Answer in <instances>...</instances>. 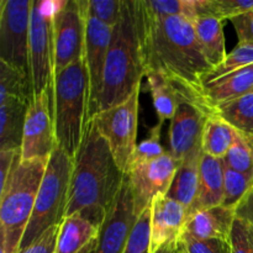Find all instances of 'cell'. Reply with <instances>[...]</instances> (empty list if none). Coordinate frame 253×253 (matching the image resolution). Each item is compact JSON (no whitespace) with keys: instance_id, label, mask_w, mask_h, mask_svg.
I'll return each instance as SVG.
<instances>
[{"instance_id":"obj_1","label":"cell","mask_w":253,"mask_h":253,"mask_svg":"<svg viewBox=\"0 0 253 253\" xmlns=\"http://www.w3.org/2000/svg\"><path fill=\"white\" fill-rule=\"evenodd\" d=\"M141 52L146 73H160L192 89H202L212 69L198 41L193 20L185 16H156L137 0Z\"/></svg>"},{"instance_id":"obj_2","label":"cell","mask_w":253,"mask_h":253,"mask_svg":"<svg viewBox=\"0 0 253 253\" xmlns=\"http://www.w3.org/2000/svg\"><path fill=\"white\" fill-rule=\"evenodd\" d=\"M73 161L66 217L79 215L100 229L123 187L126 173L119 168L93 119Z\"/></svg>"},{"instance_id":"obj_3","label":"cell","mask_w":253,"mask_h":253,"mask_svg":"<svg viewBox=\"0 0 253 253\" xmlns=\"http://www.w3.org/2000/svg\"><path fill=\"white\" fill-rule=\"evenodd\" d=\"M143 77L146 72L138 34L137 0H124L106 57L99 113L124 103L140 90Z\"/></svg>"},{"instance_id":"obj_4","label":"cell","mask_w":253,"mask_h":253,"mask_svg":"<svg viewBox=\"0 0 253 253\" xmlns=\"http://www.w3.org/2000/svg\"><path fill=\"white\" fill-rule=\"evenodd\" d=\"M53 120L57 146L76 157L90 123V82L84 58L54 76Z\"/></svg>"},{"instance_id":"obj_5","label":"cell","mask_w":253,"mask_h":253,"mask_svg":"<svg viewBox=\"0 0 253 253\" xmlns=\"http://www.w3.org/2000/svg\"><path fill=\"white\" fill-rule=\"evenodd\" d=\"M46 167L43 161H21L19 157L0 189V253L19 252Z\"/></svg>"},{"instance_id":"obj_6","label":"cell","mask_w":253,"mask_h":253,"mask_svg":"<svg viewBox=\"0 0 253 253\" xmlns=\"http://www.w3.org/2000/svg\"><path fill=\"white\" fill-rule=\"evenodd\" d=\"M73 165V158L62 148L57 147L52 153L20 250L30 246L52 226L62 224L68 205Z\"/></svg>"},{"instance_id":"obj_7","label":"cell","mask_w":253,"mask_h":253,"mask_svg":"<svg viewBox=\"0 0 253 253\" xmlns=\"http://www.w3.org/2000/svg\"><path fill=\"white\" fill-rule=\"evenodd\" d=\"M62 0L32 1L30 25V81L32 94L47 91L53 101L54 40L53 19Z\"/></svg>"},{"instance_id":"obj_8","label":"cell","mask_w":253,"mask_h":253,"mask_svg":"<svg viewBox=\"0 0 253 253\" xmlns=\"http://www.w3.org/2000/svg\"><path fill=\"white\" fill-rule=\"evenodd\" d=\"M174 83V82H173ZM178 91V108L170 120L169 151L178 161H182L193 151L202 148L204 125L214 110L209 108L202 95V89H192L174 83Z\"/></svg>"},{"instance_id":"obj_9","label":"cell","mask_w":253,"mask_h":253,"mask_svg":"<svg viewBox=\"0 0 253 253\" xmlns=\"http://www.w3.org/2000/svg\"><path fill=\"white\" fill-rule=\"evenodd\" d=\"M138 109L140 90L135 91L124 103L100 111L93 118L99 132L108 142L119 168L124 173L127 172L137 147Z\"/></svg>"},{"instance_id":"obj_10","label":"cell","mask_w":253,"mask_h":253,"mask_svg":"<svg viewBox=\"0 0 253 253\" xmlns=\"http://www.w3.org/2000/svg\"><path fill=\"white\" fill-rule=\"evenodd\" d=\"M32 1H0V61L30 76V25Z\"/></svg>"},{"instance_id":"obj_11","label":"cell","mask_w":253,"mask_h":253,"mask_svg":"<svg viewBox=\"0 0 253 253\" xmlns=\"http://www.w3.org/2000/svg\"><path fill=\"white\" fill-rule=\"evenodd\" d=\"M85 26L84 0H62L53 19L54 76L84 58Z\"/></svg>"},{"instance_id":"obj_12","label":"cell","mask_w":253,"mask_h":253,"mask_svg":"<svg viewBox=\"0 0 253 253\" xmlns=\"http://www.w3.org/2000/svg\"><path fill=\"white\" fill-rule=\"evenodd\" d=\"M57 147L52 99L44 91L34 95L30 100L20 158L21 161L48 162Z\"/></svg>"},{"instance_id":"obj_13","label":"cell","mask_w":253,"mask_h":253,"mask_svg":"<svg viewBox=\"0 0 253 253\" xmlns=\"http://www.w3.org/2000/svg\"><path fill=\"white\" fill-rule=\"evenodd\" d=\"M180 161L169 152L146 162L132 163L126 172L132 188L136 212L140 216L157 195L167 194Z\"/></svg>"},{"instance_id":"obj_14","label":"cell","mask_w":253,"mask_h":253,"mask_svg":"<svg viewBox=\"0 0 253 253\" xmlns=\"http://www.w3.org/2000/svg\"><path fill=\"white\" fill-rule=\"evenodd\" d=\"M137 219L132 188L125 177L123 187L99 230L95 253H123Z\"/></svg>"},{"instance_id":"obj_15","label":"cell","mask_w":253,"mask_h":253,"mask_svg":"<svg viewBox=\"0 0 253 253\" xmlns=\"http://www.w3.org/2000/svg\"><path fill=\"white\" fill-rule=\"evenodd\" d=\"M150 253L174 251L188 219V209L166 194L151 203Z\"/></svg>"},{"instance_id":"obj_16","label":"cell","mask_w":253,"mask_h":253,"mask_svg":"<svg viewBox=\"0 0 253 253\" xmlns=\"http://www.w3.org/2000/svg\"><path fill=\"white\" fill-rule=\"evenodd\" d=\"M85 6V5H84ZM86 17L85 26V51L84 61L90 82V118L93 119L99 113V98L103 86L104 69L106 57L113 37L114 27L108 26L93 17Z\"/></svg>"},{"instance_id":"obj_17","label":"cell","mask_w":253,"mask_h":253,"mask_svg":"<svg viewBox=\"0 0 253 253\" xmlns=\"http://www.w3.org/2000/svg\"><path fill=\"white\" fill-rule=\"evenodd\" d=\"M236 210L224 205L198 210L188 215L183 234L199 240L229 241Z\"/></svg>"},{"instance_id":"obj_18","label":"cell","mask_w":253,"mask_h":253,"mask_svg":"<svg viewBox=\"0 0 253 253\" xmlns=\"http://www.w3.org/2000/svg\"><path fill=\"white\" fill-rule=\"evenodd\" d=\"M224 198V162L222 158H215L203 153L199 168L198 194L188 215L208 208L219 207Z\"/></svg>"},{"instance_id":"obj_19","label":"cell","mask_w":253,"mask_h":253,"mask_svg":"<svg viewBox=\"0 0 253 253\" xmlns=\"http://www.w3.org/2000/svg\"><path fill=\"white\" fill-rule=\"evenodd\" d=\"M251 91H253V64L202 86L203 98L212 110L217 104L234 100Z\"/></svg>"},{"instance_id":"obj_20","label":"cell","mask_w":253,"mask_h":253,"mask_svg":"<svg viewBox=\"0 0 253 253\" xmlns=\"http://www.w3.org/2000/svg\"><path fill=\"white\" fill-rule=\"evenodd\" d=\"M30 101L7 98L0 101V151H20Z\"/></svg>"},{"instance_id":"obj_21","label":"cell","mask_w":253,"mask_h":253,"mask_svg":"<svg viewBox=\"0 0 253 253\" xmlns=\"http://www.w3.org/2000/svg\"><path fill=\"white\" fill-rule=\"evenodd\" d=\"M202 155L203 150L198 148L180 161L169 190L166 194L170 199L184 205L188 210L193 207L198 194Z\"/></svg>"},{"instance_id":"obj_22","label":"cell","mask_w":253,"mask_h":253,"mask_svg":"<svg viewBox=\"0 0 253 253\" xmlns=\"http://www.w3.org/2000/svg\"><path fill=\"white\" fill-rule=\"evenodd\" d=\"M198 41L211 67L219 66L227 56L225 46L224 22L212 16H199L193 20Z\"/></svg>"},{"instance_id":"obj_23","label":"cell","mask_w":253,"mask_h":253,"mask_svg":"<svg viewBox=\"0 0 253 253\" xmlns=\"http://www.w3.org/2000/svg\"><path fill=\"white\" fill-rule=\"evenodd\" d=\"M99 230L79 215L64 217L59 229L56 253H79L91 241L98 239Z\"/></svg>"},{"instance_id":"obj_24","label":"cell","mask_w":253,"mask_h":253,"mask_svg":"<svg viewBox=\"0 0 253 253\" xmlns=\"http://www.w3.org/2000/svg\"><path fill=\"white\" fill-rule=\"evenodd\" d=\"M214 114L236 132L253 141V91L214 106Z\"/></svg>"},{"instance_id":"obj_25","label":"cell","mask_w":253,"mask_h":253,"mask_svg":"<svg viewBox=\"0 0 253 253\" xmlns=\"http://www.w3.org/2000/svg\"><path fill=\"white\" fill-rule=\"evenodd\" d=\"M148 89L152 95L153 106L161 123L172 120L178 108L177 86L167 77L160 73H146Z\"/></svg>"},{"instance_id":"obj_26","label":"cell","mask_w":253,"mask_h":253,"mask_svg":"<svg viewBox=\"0 0 253 253\" xmlns=\"http://www.w3.org/2000/svg\"><path fill=\"white\" fill-rule=\"evenodd\" d=\"M235 130L216 114L207 119L202 137L203 153L215 158H224L234 142Z\"/></svg>"},{"instance_id":"obj_27","label":"cell","mask_w":253,"mask_h":253,"mask_svg":"<svg viewBox=\"0 0 253 253\" xmlns=\"http://www.w3.org/2000/svg\"><path fill=\"white\" fill-rule=\"evenodd\" d=\"M32 96L29 74L0 61V101L7 98L30 101Z\"/></svg>"},{"instance_id":"obj_28","label":"cell","mask_w":253,"mask_h":253,"mask_svg":"<svg viewBox=\"0 0 253 253\" xmlns=\"http://www.w3.org/2000/svg\"><path fill=\"white\" fill-rule=\"evenodd\" d=\"M253 64V44L251 43H239L230 53H227L226 58L219 66L214 67L207 76L203 78V84L211 83L230 73L244 69ZM203 86V85H202Z\"/></svg>"},{"instance_id":"obj_29","label":"cell","mask_w":253,"mask_h":253,"mask_svg":"<svg viewBox=\"0 0 253 253\" xmlns=\"http://www.w3.org/2000/svg\"><path fill=\"white\" fill-rule=\"evenodd\" d=\"M251 10L253 0H198V17L212 16L222 22Z\"/></svg>"},{"instance_id":"obj_30","label":"cell","mask_w":253,"mask_h":253,"mask_svg":"<svg viewBox=\"0 0 253 253\" xmlns=\"http://www.w3.org/2000/svg\"><path fill=\"white\" fill-rule=\"evenodd\" d=\"M225 165L253 180V141L235 131L234 142L222 158Z\"/></svg>"},{"instance_id":"obj_31","label":"cell","mask_w":253,"mask_h":253,"mask_svg":"<svg viewBox=\"0 0 253 253\" xmlns=\"http://www.w3.org/2000/svg\"><path fill=\"white\" fill-rule=\"evenodd\" d=\"M252 189L253 180L251 178L231 169L224 163V198L221 205L236 210Z\"/></svg>"},{"instance_id":"obj_32","label":"cell","mask_w":253,"mask_h":253,"mask_svg":"<svg viewBox=\"0 0 253 253\" xmlns=\"http://www.w3.org/2000/svg\"><path fill=\"white\" fill-rule=\"evenodd\" d=\"M143 5L156 16H185L190 20L198 17V0H142Z\"/></svg>"},{"instance_id":"obj_33","label":"cell","mask_w":253,"mask_h":253,"mask_svg":"<svg viewBox=\"0 0 253 253\" xmlns=\"http://www.w3.org/2000/svg\"><path fill=\"white\" fill-rule=\"evenodd\" d=\"M124 0H84L85 14L110 27H115L123 11Z\"/></svg>"},{"instance_id":"obj_34","label":"cell","mask_w":253,"mask_h":253,"mask_svg":"<svg viewBox=\"0 0 253 253\" xmlns=\"http://www.w3.org/2000/svg\"><path fill=\"white\" fill-rule=\"evenodd\" d=\"M151 208L138 216L130 239L123 253H150Z\"/></svg>"},{"instance_id":"obj_35","label":"cell","mask_w":253,"mask_h":253,"mask_svg":"<svg viewBox=\"0 0 253 253\" xmlns=\"http://www.w3.org/2000/svg\"><path fill=\"white\" fill-rule=\"evenodd\" d=\"M231 253H253V225L241 216H235L229 237Z\"/></svg>"},{"instance_id":"obj_36","label":"cell","mask_w":253,"mask_h":253,"mask_svg":"<svg viewBox=\"0 0 253 253\" xmlns=\"http://www.w3.org/2000/svg\"><path fill=\"white\" fill-rule=\"evenodd\" d=\"M163 123L158 121L157 125L151 128L147 138L140 142L136 147L135 153L132 156L130 166L132 163L146 162V161H152L155 158L161 157L165 155L167 151H165L163 146L161 145V130H162Z\"/></svg>"},{"instance_id":"obj_37","label":"cell","mask_w":253,"mask_h":253,"mask_svg":"<svg viewBox=\"0 0 253 253\" xmlns=\"http://www.w3.org/2000/svg\"><path fill=\"white\" fill-rule=\"evenodd\" d=\"M178 245L185 253H231L229 241L224 240H199L182 234Z\"/></svg>"},{"instance_id":"obj_38","label":"cell","mask_w":253,"mask_h":253,"mask_svg":"<svg viewBox=\"0 0 253 253\" xmlns=\"http://www.w3.org/2000/svg\"><path fill=\"white\" fill-rule=\"evenodd\" d=\"M61 225L52 226L47 231H44L37 240H35L26 249L20 250L17 253H56L57 241Z\"/></svg>"},{"instance_id":"obj_39","label":"cell","mask_w":253,"mask_h":253,"mask_svg":"<svg viewBox=\"0 0 253 253\" xmlns=\"http://www.w3.org/2000/svg\"><path fill=\"white\" fill-rule=\"evenodd\" d=\"M231 22L239 37V43L253 44V10L234 17Z\"/></svg>"},{"instance_id":"obj_40","label":"cell","mask_w":253,"mask_h":253,"mask_svg":"<svg viewBox=\"0 0 253 253\" xmlns=\"http://www.w3.org/2000/svg\"><path fill=\"white\" fill-rule=\"evenodd\" d=\"M19 157L20 151H0V189L6 183Z\"/></svg>"},{"instance_id":"obj_41","label":"cell","mask_w":253,"mask_h":253,"mask_svg":"<svg viewBox=\"0 0 253 253\" xmlns=\"http://www.w3.org/2000/svg\"><path fill=\"white\" fill-rule=\"evenodd\" d=\"M236 215L244 219L249 220L253 225V189L250 194L241 202V204L236 208Z\"/></svg>"},{"instance_id":"obj_42","label":"cell","mask_w":253,"mask_h":253,"mask_svg":"<svg viewBox=\"0 0 253 253\" xmlns=\"http://www.w3.org/2000/svg\"><path fill=\"white\" fill-rule=\"evenodd\" d=\"M96 252V240L91 241L88 246L84 247L79 253H95Z\"/></svg>"},{"instance_id":"obj_43","label":"cell","mask_w":253,"mask_h":253,"mask_svg":"<svg viewBox=\"0 0 253 253\" xmlns=\"http://www.w3.org/2000/svg\"><path fill=\"white\" fill-rule=\"evenodd\" d=\"M172 253H185V252L183 251V250H182V247H180L179 245H178V246H177V249H175L174 251H173Z\"/></svg>"},{"instance_id":"obj_44","label":"cell","mask_w":253,"mask_h":253,"mask_svg":"<svg viewBox=\"0 0 253 253\" xmlns=\"http://www.w3.org/2000/svg\"><path fill=\"white\" fill-rule=\"evenodd\" d=\"M173 251H163V252H161V253H172Z\"/></svg>"}]
</instances>
